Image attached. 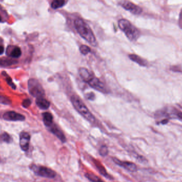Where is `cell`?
Segmentation results:
<instances>
[{
    "instance_id": "6da1fadb",
    "label": "cell",
    "mask_w": 182,
    "mask_h": 182,
    "mask_svg": "<svg viewBox=\"0 0 182 182\" xmlns=\"http://www.w3.org/2000/svg\"><path fill=\"white\" fill-rule=\"evenodd\" d=\"M75 27L80 36L85 39L91 46H97L98 43L95 35L90 27L80 18H77L74 21Z\"/></svg>"
},
{
    "instance_id": "7a4b0ae2",
    "label": "cell",
    "mask_w": 182,
    "mask_h": 182,
    "mask_svg": "<svg viewBox=\"0 0 182 182\" xmlns=\"http://www.w3.org/2000/svg\"><path fill=\"white\" fill-rule=\"evenodd\" d=\"M118 26L130 41H136L140 36L139 30L127 19H120L118 21Z\"/></svg>"
},
{
    "instance_id": "3957f363",
    "label": "cell",
    "mask_w": 182,
    "mask_h": 182,
    "mask_svg": "<svg viewBox=\"0 0 182 182\" xmlns=\"http://www.w3.org/2000/svg\"><path fill=\"white\" fill-rule=\"evenodd\" d=\"M71 102L72 106L75 108L85 119H86L90 122L93 123L95 121L94 116L92 114L91 111L88 109L85 103L80 98L76 95H72L71 97Z\"/></svg>"
},
{
    "instance_id": "277c9868",
    "label": "cell",
    "mask_w": 182,
    "mask_h": 182,
    "mask_svg": "<svg viewBox=\"0 0 182 182\" xmlns=\"http://www.w3.org/2000/svg\"><path fill=\"white\" fill-rule=\"evenodd\" d=\"M29 167L35 174L42 177L54 178L57 176V173L49 167L36 164H31Z\"/></svg>"
},
{
    "instance_id": "5b68a950",
    "label": "cell",
    "mask_w": 182,
    "mask_h": 182,
    "mask_svg": "<svg viewBox=\"0 0 182 182\" xmlns=\"http://www.w3.org/2000/svg\"><path fill=\"white\" fill-rule=\"evenodd\" d=\"M28 87L29 93L33 96L36 98L45 96L44 90L37 80L34 78L30 79L28 80Z\"/></svg>"
},
{
    "instance_id": "8992f818",
    "label": "cell",
    "mask_w": 182,
    "mask_h": 182,
    "mask_svg": "<svg viewBox=\"0 0 182 182\" xmlns=\"http://www.w3.org/2000/svg\"><path fill=\"white\" fill-rule=\"evenodd\" d=\"M112 160L116 165L125 169L126 171H128L129 172L134 173L137 171V167L136 165L134 163L128 161L121 160L116 157H112Z\"/></svg>"
},
{
    "instance_id": "52a82bcc",
    "label": "cell",
    "mask_w": 182,
    "mask_h": 182,
    "mask_svg": "<svg viewBox=\"0 0 182 182\" xmlns=\"http://www.w3.org/2000/svg\"><path fill=\"white\" fill-rule=\"evenodd\" d=\"M92 88L102 92L103 93H108V89L106 85L100 80L94 76L87 83Z\"/></svg>"
},
{
    "instance_id": "ba28073f",
    "label": "cell",
    "mask_w": 182,
    "mask_h": 182,
    "mask_svg": "<svg viewBox=\"0 0 182 182\" xmlns=\"http://www.w3.org/2000/svg\"><path fill=\"white\" fill-rule=\"evenodd\" d=\"M121 7L125 10L130 12L132 13L135 15H140L142 12V9L139 6L127 0H125L120 3Z\"/></svg>"
},
{
    "instance_id": "9c48e42d",
    "label": "cell",
    "mask_w": 182,
    "mask_h": 182,
    "mask_svg": "<svg viewBox=\"0 0 182 182\" xmlns=\"http://www.w3.org/2000/svg\"><path fill=\"white\" fill-rule=\"evenodd\" d=\"M30 140V135L28 133L23 132L20 134L19 144L20 148L23 151H27L28 150Z\"/></svg>"
},
{
    "instance_id": "30bf717a",
    "label": "cell",
    "mask_w": 182,
    "mask_h": 182,
    "mask_svg": "<svg viewBox=\"0 0 182 182\" xmlns=\"http://www.w3.org/2000/svg\"><path fill=\"white\" fill-rule=\"evenodd\" d=\"M3 118L8 121H23L25 119L23 115L12 111L5 112L3 115Z\"/></svg>"
},
{
    "instance_id": "8fae6325",
    "label": "cell",
    "mask_w": 182,
    "mask_h": 182,
    "mask_svg": "<svg viewBox=\"0 0 182 182\" xmlns=\"http://www.w3.org/2000/svg\"><path fill=\"white\" fill-rule=\"evenodd\" d=\"M48 128L50 131L53 134L56 136H57L62 143H65L66 142V138L65 135L60 129L57 127L56 125L53 124L52 125L49 127Z\"/></svg>"
},
{
    "instance_id": "7c38bea8",
    "label": "cell",
    "mask_w": 182,
    "mask_h": 182,
    "mask_svg": "<svg viewBox=\"0 0 182 182\" xmlns=\"http://www.w3.org/2000/svg\"><path fill=\"white\" fill-rule=\"evenodd\" d=\"M93 162L96 168H97V169L99 171V173L102 176L109 179L111 180L113 179L112 177L107 173L106 168L103 167L102 163L99 162V161H98V160L93 159Z\"/></svg>"
},
{
    "instance_id": "4fadbf2b",
    "label": "cell",
    "mask_w": 182,
    "mask_h": 182,
    "mask_svg": "<svg viewBox=\"0 0 182 182\" xmlns=\"http://www.w3.org/2000/svg\"><path fill=\"white\" fill-rule=\"evenodd\" d=\"M78 73L80 77L84 82L87 83L94 76V75L89 71L87 69L84 67H81L78 70Z\"/></svg>"
},
{
    "instance_id": "5bb4252c",
    "label": "cell",
    "mask_w": 182,
    "mask_h": 182,
    "mask_svg": "<svg viewBox=\"0 0 182 182\" xmlns=\"http://www.w3.org/2000/svg\"><path fill=\"white\" fill-rule=\"evenodd\" d=\"M129 59L133 61L134 62L136 63L138 65H140L142 67H147L148 66V62L146 60H145L142 57H140L139 56L134 54H129Z\"/></svg>"
},
{
    "instance_id": "9a60e30c",
    "label": "cell",
    "mask_w": 182,
    "mask_h": 182,
    "mask_svg": "<svg viewBox=\"0 0 182 182\" xmlns=\"http://www.w3.org/2000/svg\"><path fill=\"white\" fill-rule=\"evenodd\" d=\"M36 104L39 108L42 110H46L50 106V103L49 101L45 99L44 97L36 98Z\"/></svg>"
},
{
    "instance_id": "2e32d148",
    "label": "cell",
    "mask_w": 182,
    "mask_h": 182,
    "mask_svg": "<svg viewBox=\"0 0 182 182\" xmlns=\"http://www.w3.org/2000/svg\"><path fill=\"white\" fill-rule=\"evenodd\" d=\"M53 116L50 112H44L43 114V120L45 125L49 127L53 124Z\"/></svg>"
},
{
    "instance_id": "e0dca14e",
    "label": "cell",
    "mask_w": 182,
    "mask_h": 182,
    "mask_svg": "<svg viewBox=\"0 0 182 182\" xmlns=\"http://www.w3.org/2000/svg\"><path fill=\"white\" fill-rule=\"evenodd\" d=\"M7 54L10 57H12L13 58H18L21 55V51L20 48L18 46L13 47L11 51L9 50L7 51Z\"/></svg>"
},
{
    "instance_id": "ac0fdd59",
    "label": "cell",
    "mask_w": 182,
    "mask_h": 182,
    "mask_svg": "<svg viewBox=\"0 0 182 182\" xmlns=\"http://www.w3.org/2000/svg\"><path fill=\"white\" fill-rule=\"evenodd\" d=\"M85 176L91 182H105L93 173H86Z\"/></svg>"
},
{
    "instance_id": "d6986e66",
    "label": "cell",
    "mask_w": 182,
    "mask_h": 182,
    "mask_svg": "<svg viewBox=\"0 0 182 182\" xmlns=\"http://www.w3.org/2000/svg\"><path fill=\"white\" fill-rule=\"evenodd\" d=\"M65 4V0H53L51 3V7L53 9H57L62 7Z\"/></svg>"
},
{
    "instance_id": "ffe728a7",
    "label": "cell",
    "mask_w": 182,
    "mask_h": 182,
    "mask_svg": "<svg viewBox=\"0 0 182 182\" xmlns=\"http://www.w3.org/2000/svg\"><path fill=\"white\" fill-rule=\"evenodd\" d=\"M17 61L8 59H0V66H10L17 64Z\"/></svg>"
},
{
    "instance_id": "44dd1931",
    "label": "cell",
    "mask_w": 182,
    "mask_h": 182,
    "mask_svg": "<svg viewBox=\"0 0 182 182\" xmlns=\"http://www.w3.org/2000/svg\"><path fill=\"white\" fill-rule=\"evenodd\" d=\"M11 137L7 133H3L0 135V141L5 142L7 143H10L12 142Z\"/></svg>"
},
{
    "instance_id": "7402d4cb",
    "label": "cell",
    "mask_w": 182,
    "mask_h": 182,
    "mask_svg": "<svg viewBox=\"0 0 182 182\" xmlns=\"http://www.w3.org/2000/svg\"><path fill=\"white\" fill-rule=\"evenodd\" d=\"M108 148L106 145H102L101 146L99 149V154L102 157H106L108 154Z\"/></svg>"
},
{
    "instance_id": "603a6c76",
    "label": "cell",
    "mask_w": 182,
    "mask_h": 182,
    "mask_svg": "<svg viewBox=\"0 0 182 182\" xmlns=\"http://www.w3.org/2000/svg\"><path fill=\"white\" fill-rule=\"evenodd\" d=\"M80 53L83 55H86L88 53L91 52V49L90 47L86 45H82L80 48Z\"/></svg>"
},
{
    "instance_id": "cb8c5ba5",
    "label": "cell",
    "mask_w": 182,
    "mask_h": 182,
    "mask_svg": "<svg viewBox=\"0 0 182 182\" xmlns=\"http://www.w3.org/2000/svg\"><path fill=\"white\" fill-rule=\"evenodd\" d=\"M0 103L2 104L8 105L11 103V101L6 96L0 95Z\"/></svg>"
},
{
    "instance_id": "d4e9b609",
    "label": "cell",
    "mask_w": 182,
    "mask_h": 182,
    "mask_svg": "<svg viewBox=\"0 0 182 182\" xmlns=\"http://www.w3.org/2000/svg\"><path fill=\"white\" fill-rule=\"evenodd\" d=\"M169 69L171 71H172L173 72H179L182 74V66L181 65H175L171 66L169 68Z\"/></svg>"
},
{
    "instance_id": "484cf974",
    "label": "cell",
    "mask_w": 182,
    "mask_h": 182,
    "mask_svg": "<svg viewBox=\"0 0 182 182\" xmlns=\"http://www.w3.org/2000/svg\"><path fill=\"white\" fill-rule=\"evenodd\" d=\"M5 75H4V76L6 77V80H7V83L8 84V85H9L10 87H11L12 89L15 90V88H16V86H15V84L13 83L11 78L9 76H8L5 72Z\"/></svg>"
},
{
    "instance_id": "4316f807",
    "label": "cell",
    "mask_w": 182,
    "mask_h": 182,
    "mask_svg": "<svg viewBox=\"0 0 182 182\" xmlns=\"http://www.w3.org/2000/svg\"><path fill=\"white\" fill-rule=\"evenodd\" d=\"M30 104H31V101L28 99L24 100L22 103V106L23 107L25 108H27L28 107H29L30 106Z\"/></svg>"
},
{
    "instance_id": "83f0119b",
    "label": "cell",
    "mask_w": 182,
    "mask_h": 182,
    "mask_svg": "<svg viewBox=\"0 0 182 182\" xmlns=\"http://www.w3.org/2000/svg\"><path fill=\"white\" fill-rule=\"evenodd\" d=\"M86 98L89 100H94L95 99V94L92 92L89 93L86 95Z\"/></svg>"
},
{
    "instance_id": "f1b7e54d",
    "label": "cell",
    "mask_w": 182,
    "mask_h": 182,
    "mask_svg": "<svg viewBox=\"0 0 182 182\" xmlns=\"http://www.w3.org/2000/svg\"><path fill=\"white\" fill-rule=\"evenodd\" d=\"M175 116L177 117V118L180 119L182 121V112L179 110H176V111H175Z\"/></svg>"
},
{
    "instance_id": "f546056e",
    "label": "cell",
    "mask_w": 182,
    "mask_h": 182,
    "mask_svg": "<svg viewBox=\"0 0 182 182\" xmlns=\"http://www.w3.org/2000/svg\"><path fill=\"white\" fill-rule=\"evenodd\" d=\"M178 25H179V26L180 27V28L182 29V9L181 10V11L180 12V15H179Z\"/></svg>"
},
{
    "instance_id": "4dcf8cb0",
    "label": "cell",
    "mask_w": 182,
    "mask_h": 182,
    "mask_svg": "<svg viewBox=\"0 0 182 182\" xmlns=\"http://www.w3.org/2000/svg\"><path fill=\"white\" fill-rule=\"evenodd\" d=\"M4 48L3 46H0V55H2L4 53Z\"/></svg>"
},
{
    "instance_id": "1f68e13d",
    "label": "cell",
    "mask_w": 182,
    "mask_h": 182,
    "mask_svg": "<svg viewBox=\"0 0 182 182\" xmlns=\"http://www.w3.org/2000/svg\"><path fill=\"white\" fill-rule=\"evenodd\" d=\"M2 21V18H1V17L0 16V22Z\"/></svg>"
}]
</instances>
